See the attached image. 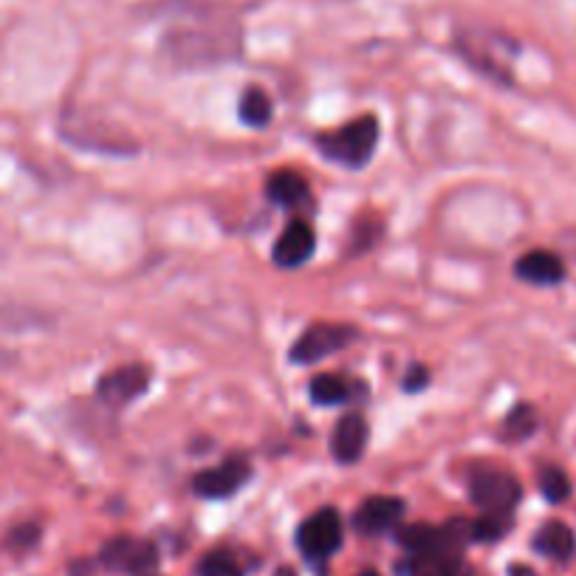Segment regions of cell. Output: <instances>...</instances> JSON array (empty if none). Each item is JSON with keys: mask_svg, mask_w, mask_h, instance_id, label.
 <instances>
[{"mask_svg": "<svg viewBox=\"0 0 576 576\" xmlns=\"http://www.w3.org/2000/svg\"><path fill=\"white\" fill-rule=\"evenodd\" d=\"M37 540H40V528L32 526V523H26V526H17L15 531L9 534V543L15 545V548H32Z\"/></svg>", "mask_w": 576, "mask_h": 576, "instance_id": "cb8c5ba5", "label": "cell"}, {"mask_svg": "<svg viewBox=\"0 0 576 576\" xmlns=\"http://www.w3.org/2000/svg\"><path fill=\"white\" fill-rule=\"evenodd\" d=\"M201 576H243L238 560L229 551H209L204 560L198 562Z\"/></svg>", "mask_w": 576, "mask_h": 576, "instance_id": "44dd1931", "label": "cell"}, {"mask_svg": "<svg viewBox=\"0 0 576 576\" xmlns=\"http://www.w3.org/2000/svg\"><path fill=\"white\" fill-rule=\"evenodd\" d=\"M396 571L399 576H472L461 557H424V554H410V560L399 562Z\"/></svg>", "mask_w": 576, "mask_h": 576, "instance_id": "9a60e30c", "label": "cell"}, {"mask_svg": "<svg viewBox=\"0 0 576 576\" xmlns=\"http://www.w3.org/2000/svg\"><path fill=\"white\" fill-rule=\"evenodd\" d=\"M311 399L317 401L320 407H334V404H342V401L351 399L353 387L342 376H336V373H322L317 376L314 382H311Z\"/></svg>", "mask_w": 576, "mask_h": 576, "instance_id": "d6986e66", "label": "cell"}, {"mask_svg": "<svg viewBox=\"0 0 576 576\" xmlns=\"http://www.w3.org/2000/svg\"><path fill=\"white\" fill-rule=\"evenodd\" d=\"M368 421L359 413H348V416L339 418V424L334 427V435H331V452L339 464H356L362 455H365V447H368Z\"/></svg>", "mask_w": 576, "mask_h": 576, "instance_id": "8fae6325", "label": "cell"}, {"mask_svg": "<svg viewBox=\"0 0 576 576\" xmlns=\"http://www.w3.org/2000/svg\"><path fill=\"white\" fill-rule=\"evenodd\" d=\"M540 492L548 503H562L571 495V480L562 472L560 466H545L540 472Z\"/></svg>", "mask_w": 576, "mask_h": 576, "instance_id": "ffe728a7", "label": "cell"}, {"mask_svg": "<svg viewBox=\"0 0 576 576\" xmlns=\"http://www.w3.org/2000/svg\"><path fill=\"white\" fill-rule=\"evenodd\" d=\"M512 528V512H483L469 523V537L478 543H497Z\"/></svg>", "mask_w": 576, "mask_h": 576, "instance_id": "ac0fdd59", "label": "cell"}, {"mask_svg": "<svg viewBox=\"0 0 576 576\" xmlns=\"http://www.w3.org/2000/svg\"><path fill=\"white\" fill-rule=\"evenodd\" d=\"M534 551H540L548 560L568 562L576 554V534L560 520H551L534 534Z\"/></svg>", "mask_w": 576, "mask_h": 576, "instance_id": "5bb4252c", "label": "cell"}, {"mask_svg": "<svg viewBox=\"0 0 576 576\" xmlns=\"http://www.w3.org/2000/svg\"><path fill=\"white\" fill-rule=\"evenodd\" d=\"M240 119L249 125V128H266L272 122V99L266 91L260 88H246L240 96Z\"/></svg>", "mask_w": 576, "mask_h": 576, "instance_id": "e0dca14e", "label": "cell"}, {"mask_svg": "<svg viewBox=\"0 0 576 576\" xmlns=\"http://www.w3.org/2000/svg\"><path fill=\"white\" fill-rule=\"evenodd\" d=\"M266 192H269V198H272L277 207H303L308 204V184L303 181V176H297V173H291V170H280V173H274L269 178V184H266Z\"/></svg>", "mask_w": 576, "mask_h": 576, "instance_id": "2e32d148", "label": "cell"}, {"mask_svg": "<svg viewBox=\"0 0 576 576\" xmlns=\"http://www.w3.org/2000/svg\"><path fill=\"white\" fill-rule=\"evenodd\" d=\"M359 576H379L376 571H365V574H359Z\"/></svg>", "mask_w": 576, "mask_h": 576, "instance_id": "4316f807", "label": "cell"}, {"mask_svg": "<svg viewBox=\"0 0 576 576\" xmlns=\"http://www.w3.org/2000/svg\"><path fill=\"white\" fill-rule=\"evenodd\" d=\"M342 545V517L336 509H320L297 528V548L308 562L328 560Z\"/></svg>", "mask_w": 576, "mask_h": 576, "instance_id": "8992f818", "label": "cell"}, {"mask_svg": "<svg viewBox=\"0 0 576 576\" xmlns=\"http://www.w3.org/2000/svg\"><path fill=\"white\" fill-rule=\"evenodd\" d=\"M469 497L483 512H514L523 497V486L506 469L478 466L469 472Z\"/></svg>", "mask_w": 576, "mask_h": 576, "instance_id": "277c9868", "label": "cell"}, {"mask_svg": "<svg viewBox=\"0 0 576 576\" xmlns=\"http://www.w3.org/2000/svg\"><path fill=\"white\" fill-rule=\"evenodd\" d=\"M455 48L472 68L483 71L486 77L500 82H512L509 74V60L517 54V43L506 34L495 29H480V26H466L455 34Z\"/></svg>", "mask_w": 576, "mask_h": 576, "instance_id": "7a4b0ae2", "label": "cell"}, {"mask_svg": "<svg viewBox=\"0 0 576 576\" xmlns=\"http://www.w3.org/2000/svg\"><path fill=\"white\" fill-rule=\"evenodd\" d=\"M150 387V370L144 365H125L111 373H105L96 384V396L105 401L108 407H125L130 401H136Z\"/></svg>", "mask_w": 576, "mask_h": 576, "instance_id": "9c48e42d", "label": "cell"}, {"mask_svg": "<svg viewBox=\"0 0 576 576\" xmlns=\"http://www.w3.org/2000/svg\"><path fill=\"white\" fill-rule=\"evenodd\" d=\"M404 514V503L399 497H368L359 512L353 514V526L365 537H376L396 526Z\"/></svg>", "mask_w": 576, "mask_h": 576, "instance_id": "7c38bea8", "label": "cell"}, {"mask_svg": "<svg viewBox=\"0 0 576 576\" xmlns=\"http://www.w3.org/2000/svg\"><path fill=\"white\" fill-rule=\"evenodd\" d=\"M509 576H537V574H534L528 565H512V568H509Z\"/></svg>", "mask_w": 576, "mask_h": 576, "instance_id": "d4e9b609", "label": "cell"}, {"mask_svg": "<svg viewBox=\"0 0 576 576\" xmlns=\"http://www.w3.org/2000/svg\"><path fill=\"white\" fill-rule=\"evenodd\" d=\"M277 576H297V574H294L291 568H280V571H277Z\"/></svg>", "mask_w": 576, "mask_h": 576, "instance_id": "484cf974", "label": "cell"}, {"mask_svg": "<svg viewBox=\"0 0 576 576\" xmlns=\"http://www.w3.org/2000/svg\"><path fill=\"white\" fill-rule=\"evenodd\" d=\"M376 142H379V122L373 116H359L339 130H328L317 136L322 156L351 170H359L373 159Z\"/></svg>", "mask_w": 576, "mask_h": 576, "instance_id": "3957f363", "label": "cell"}, {"mask_svg": "<svg viewBox=\"0 0 576 576\" xmlns=\"http://www.w3.org/2000/svg\"><path fill=\"white\" fill-rule=\"evenodd\" d=\"M252 478V466L246 458L232 455L218 466H212L207 472H201L198 478L192 480V489L198 497H207V500H221V497H232L238 492L246 480Z\"/></svg>", "mask_w": 576, "mask_h": 576, "instance_id": "ba28073f", "label": "cell"}, {"mask_svg": "<svg viewBox=\"0 0 576 576\" xmlns=\"http://www.w3.org/2000/svg\"><path fill=\"white\" fill-rule=\"evenodd\" d=\"M503 430H506V435H509V438H514V441L528 438L531 432L537 430V416H534V407H528V404H517L512 413L506 416Z\"/></svg>", "mask_w": 576, "mask_h": 576, "instance_id": "7402d4cb", "label": "cell"}, {"mask_svg": "<svg viewBox=\"0 0 576 576\" xmlns=\"http://www.w3.org/2000/svg\"><path fill=\"white\" fill-rule=\"evenodd\" d=\"M314 255V229L305 221H291L274 243V263L280 269H300Z\"/></svg>", "mask_w": 576, "mask_h": 576, "instance_id": "30bf717a", "label": "cell"}, {"mask_svg": "<svg viewBox=\"0 0 576 576\" xmlns=\"http://www.w3.org/2000/svg\"><path fill=\"white\" fill-rule=\"evenodd\" d=\"M430 384V370L424 368V365H413V368L404 373V379H401V387L407 390V393H418V390H424Z\"/></svg>", "mask_w": 576, "mask_h": 576, "instance_id": "603a6c76", "label": "cell"}, {"mask_svg": "<svg viewBox=\"0 0 576 576\" xmlns=\"http://www.w3.org/2000/svg\"><path fill=\"white\" fill-rule=\"evenodd\" d=\"M359 336V331H353L351 325H331V322H317L311 328H305L300 339L291 345L288 359L294 365H311V362H320L331 353L348 348L353 339Z\"/></svg>", "mask_w": 576, "mask_h": 576, "instance_id": "5b68a950", "label": "cell"}, {"mask_svg": "<svg viewBox=\"0 0 576 576\" xmlns=\"http://www.w3.org/2000/svg\"><path fill=\"white\" fill-rule=\"evenodd\" d=\"M99 560L105 568L119 574H147L159 565V548L150 540L139 537H116L111 543L102 545Z\"/></svg>", "mask_w": 576, "mask_h": 576, "instance_id": "52a82bcc", "label": "cell"}, {"mask_svg": "<svg viewBox=\"0 0 576 576\" xmlns=\"http://www.w3.org/2000/svg\"><path fill=\"white\" fill-rule=\"evenodd\" d=\"M161 51L178 68H204L238 60L243 51L240 20L224 6L204 0H178L173 23L161 37Z\"/></svg>", "mask_w": 576, "mask_h": 576, "instance_id": "6da1fadb", "label": "cell"}, {"mask_svg": "<svg viewBox=\"0 0 576 576\" xmlns=\"http://www.w3.org/2000/svg\"><path fill=\"white\" fill-rule=\"evenodd\" d=\"M514 274L531 286H557L565 280V266L554 252L537 249V252H528L514 263Z\"/></svg>", "mask_w": 576, "mask_h": 576, "instance_id": "4fadbf2b", "label": "cell"}]
</instances>
